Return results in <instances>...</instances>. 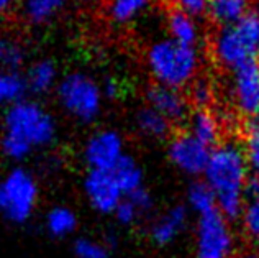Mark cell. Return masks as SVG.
I'll return each instance as SVG.
<instances>
[{
	"label": "cell",
	"instance_id": "1",
	"mask_svg": "<svg viewBox=\"0 0 259 258\" xmlns=\"http://www.w3.org/2000/svg\"><path fill=\"white\" fill-rule=\"evenodd\" d=\"M59 125L56 117L38 100L23 99L5 108L0 124V156L22 165L56 143Z\"/></svg>",
	"mask_w": 259,
	"mask_h": 258
},
{
	"label": "cell",
	"instance_id": "2",
	"mask_svg": "<svg viewBox=\"0 0 259 258\" xmlns=\"http://www.w3.org/2000/svg\"><path fill=\"white\" fill-rule=\"evenodd\" d=\"M207 185L213 189L220 210L228 219H238L244 206L246 156L235 143L217 146L205 169Z\"/></svg>",
	"mask_w": 259,
	"mask_h": 258
},
{
	"label": "cell",
	"instance_id": "3",
	"mask_svg": "<svg viewBox=\"0 0 259 258\" xmlns=\"http://www.w3.org/2000/svg\"><path fill=\"white\" fill-rule=\"evenodd\" d=\"M148 71L154 79V84H161L172 89L189 87L195 81L199 67V56L195 48L182 46L174 40H159L148 48L146 53Z\"/></svg>",
	"mask_w": 259,
	"mask_h": 258
},
{
	"label": "cell",
	"instance_id": "4",
	"mask_svg": "<svg viewBox=\"0 0 259 258\" xmlns=\"http://www.w3.org/2000/svg\"><path fill=\"white\" fill-rule=\"evenodd\" d=\"M39 182L35 173L15 165L0 176V215L13 226H25L36 214Z\"/></svg>",
	"mask_w": 259,
	"mask_h": 258
},
{
	"label": "cell",
	"instance_id": "5",
	"mask_svg": "<svg viewBox=\"0 0 259 258\" xmlns=\"http://www.w3.org/2000/svg\"><path fill=\"white\" fill-rule=\"evenodd\" d=\"M59 107L77 124L89 125L100 119L104 108V91L91 74L72 71L61 78L56 87Z\"/></svg>",
	"mask_w": 259,
	"mask_h": 258
},
{
	"label": "cell",
	"instance_id": "6",
	"mask_svg": "<svg viewBox=\"0 0 259 258\" xmlns=\"http://www.w3.org/2000/svg\"><path fill=\"white\" fill-rule=\"evenodd\" d=\"M259 45V15L248 12L240 22L225 26L213 40V54L223 67L238 69L256 59Z\"/></svg>",
	"mask_w": 259,
	"mask_h": 258
},
{
	"label": "cell",
	"instance_id": "7",
	"mask_svg": "<svg viewBox=\"0 0 259 258\" xmlns=\"http://www.w3.org/2000/svg\"><path fill=\"white\" fill-rule=\"evenodd\" d=\"M126 155V141L123 135L117 128L105 127L89 135L80 150V160L87 171L112 173Z\"/></svg>",
	"mask_w": 259,
	"mask_h": 258
},
{
	"label": "cell",
	"instance_id": "8",
	"mask_svg": "<svg viewBox=\"0 0 259 258\" xmlns=\"http://www.w3.org/2000/svg\"><path fill=\"white\" fill-rule=\"evenodd\" d=\"M233 239L218 210L200 215L197 227V258H231Z\"/></svg>",
	"mask_w": 259,
	"mask_h": 258
},
{
	"label": "cell",
	"instance_id": "9",
	"mask_svg": "<svg viewBox=\"0 0 259 258\" xmlns=\"http://www.w3.org/2000/svg\"><path fill=\"white\" fill-rule=\"evenodd\" d=\"M82 193L89 206L100 215H112L125 199L113 173L85 171L82 178Z\"/></svg>",
	"mask_w": 259,
	"mask_h": 258
},
{
	"label": "cell",
	"instance_id": "10",
	"mask_svg": "<svg viewBox=\"0 0 259 258\" xmlns=\"http://www.w3.org/2000/svg\"><path fill=\"white\" fill-rule=\"evenodd\" d=\"M210 155L212 152L199 141L192 133L176 132L169 138L167 145V156L172 165L187 174H200L205 173Z\"/></svg>",
	"mask_w": 259,
	"mask_h": 258
},
{
	"label": "cell",
	"instance_id": "11",
	"mask_svg": "<svg viewBox=\"0 0 259 258\" xmlns=\"http://www.w3.org/2000/svg\"><path fill=\"white\" fill-rule=\"evenodd\" d=\"M146 105L159 112L172 124V127L186 124L190 117V104L187 96L179 89L166 87L161 84H153L146 89Z\"/></svg>",
	"mask_w": 259,
	"mask_h": 258
},
{
	"label": "cell",
	"instance_id": "12",
	"mask_svg": "<svg viewBox=\"0 0 259 258\" xmlns=\"http://www.w3.org/2000/svg\"><path fill=\"white\" fill-rule=\"evenodd\" d=\"M235 102L244 117L259 114V61L253 59L235 71Z\"/></svg>",
	"mask_w": 259,
	"mask_h": 258
},
{
	"label": "cell",
	"instance_id": "13",
	"mask_svg": "<svg viewBox=\"0 0 259 258\" xmlns=\"http://www.w3.org/2000/svg\"><path fill=\"white\" fill-rule=\"evenodd\" d=\"M187 207L186 206H172L166 212L149 222L148 226V239L156 247H166L172 243L187 224Z\"/></svg>",
	"mask_w": 259,
	"mask_h": 258
},
{
	"label": "cell",
	"instance_id": "14",
	"mask_svg": "<svg viewBox=\"0 0 259 258\" xmlns=\"http://www.w3.org/2000/svg\"><path fill=\"white\" fill-rule=\"evenodd\" d=\"M28 87V94L33 96H46L50 92H56V87L59 84L58 76V66L51 59H38L23 74Z\"/></svg>",
	"mask_w": 259,
	"mask_h": 258
},
{
	"label": "cell",
	"instance_id": "15",
	"mask_svg": "<svg viewBox=\"0 0 259 258\" xmlns=\"http://www.w3.org/2000/svg\"><path fill=\"white\" fill-rule=\"evenodd\" d=\"M43 227L45 232L53 239L64 240L77 232L79 217L76 210L71 209L69 206L58 204L46 210L43 217Z\"/></svg>",
	"mask_w": 259,
	"mask_h": 258
},
{
	"label": "cell",
	"instance_id": "16",
	"mask_svg": "<svg viewBox=\"0 0 259 258\" xmlns=\"http://www.w3.org/2000/svg\"><path fill=\"white\" fill-rule=\"evenodd\" d=\"M189 133L202 141L205 146H217L222 141L223 128L220 117L213 112V108L208 110H194L189 117Z\"/></svg>",
	"mask_w": 259,
	"mask_h": 258
},
{
	"label": "cell",
	"instance_id": "17",
	"mask_svg": "<svg viewBox=\"0 0 259 258\" xmlns=\"http://www.w3.org/2000/svg\"><path fill=\"white\" fill-rule=\"evenodd\" d=\"M135 130L140 133V137L148 140H166L172 137V124L166 117H162L159 112L149 105H145L136 110L133 119Z\"/></svg>",
	"mask_w": 259,
	"mask_h": 258
},
{
	"label": "cell",
	"instance_id": "18",
	"mask_svg": "<svg viewBox=\"0 0 259 258\" xmlns=\"http://www.w3.org/2000/svg\"><path fill=\"white\" fill-rule=\"evenodd\" d=\"M25 20L31 25H45L66 9L69 0H18Z\"/></svg>",
	"mask_w": 259,
	"mask_h": 258
},
{
	"label": "cell",
	"instance_id": "19",
	"mask_svg": "<svg viewBox=\"0 0 259 258\" xmlns=\"http://www.w3.org/2000/svg\"><path fill=\"white\" fill-rule=\"evenodd\" d=\"M167 30L171 33V40L182 46L195 48L199 42V28L194 22V17L177 10L176 7L167 15Z\"/></svg>",
	"mask_w": 259,
	"mask_h": 258
},
{
	"label": "cell",
	"instance_id": "20",
	"mask_svg": "<svg viewBox=\"0 0 259 258\" xmlns=\"http://www.w3.org/2000/svg\"><path fill=\"white\" fill-rule=\"evenodd\" d=\"M112 173L115 176V179L118 181V185L121 188V191H123L125 198L141 191L143 188H146L143 168H141L140 163L136 161L135 156H132L130 153L120 161V165L115 168Z\"/></svg>",
	"mask_w": 259,
	"mask_h": 258
},
{
	"label": "cell",
	"instance_id": "21",
	"mask_svg": "<svg viewBox=\"0 0 259 258\" xmlns=\"http://www.w3.org/2000/svg\"><path fill=\"white\" fill-rule=\"evenodd\" d=\"M28 87L23 74L0 69V108H9L26 99Z\"/></svg>",
	"mask_w": 259,
	"mask_h": 258
},
{
	"label": "cell",
	"instance_id": "22",
	"mask_svg": "<svg viewBox=\"0 0 259 258\" xmlns=\"http://www.w3.org/2000/svg\"><path fill=\"white\" fill-rule=\"evenodd\" d=\"M153 0H107L105 12L112 23L125 26L135 22Z\"/></svg>",
	"mask_w": 259,
	"mask_h": 258
},
{
	"label": "cell",
	"instance_id": "23",
	"mask_svg": "<svg viewBox=\"0 0 259 258\" xmlns=\"http://www.w3.org/2000/svg\"><path fill=\"white\" fill-rule=\"evenodd\" d=\"M248 0H210L208 15L215 23L236 25L248 13Z\"/></svg>",
	"mask_w": 259,
	"mask_h": 258
},
{
	"label": "cell",
	"instance_id": "24",
	"mask_svg": "<svg viewBox=\"0 0 259 258\" xmlns=\"http://www.w3.org/2000/svg\"><path fill=\"white\" fill-rule=\"evenodd\" d=\"M243 209L244 230L251 240L259 242V178H253L246 182Z\"/></svg>",
	"mask_w": 259,
	"mask_h": 258
},
{
	"label": "cell",
	"instance_id": "25",
	"mask_svg": "<svg viewBox=\"0 0 259 258\" xmlns=\"http://www.w3.org/2000/svg\"><path fill=\"white\" fill-rule=\"evenodd\" d=\"M187 201L189 206L192 207L195 212L200 215H205L217 210V196L213 189L210 188L207 182H194L189 188L187 193Z\"/></svg>",
	"mask_w": 259,
	"mask_h": 258
},
{
	"label": "cell",
	"instance_id": "26",
	"mask_svg": "<svg viewBox=\"0 0 259 258\" xmlns=\"http://www.w3.org/2000/svg\"><path fill=\"white\" fill-rule=\"evenodd\" d=\"M25 64V48L9 36H0V69L18 71Z\"/></svg>",
	"mask_w": 259,
	"mask_h": 258
},
{
	"label": "cell",
	"instance_id": "27",
	"mask_svg": "<svg viewBox=\"0 0 259 258\" xmlns=\"http://www.w3.org/2000/svg\"><path fill=\"white\" fill-rule=\"evenodd\" d=\"M187 100L190 107H194L195 110H208V108H212L215 102V91H213V86L210 84V81L195 79L194 83L189 86Z\"/></svg>",
	"mask_w": 259,
	"mask_h": 258
},
{
	"label": "cell",
	"instance_id": "28",
	"mask_svg": "<svg viewBox=\"0 0 259 258\" xmlns=\"http://www.w3.org/2000/svg\"><path fill=\"white\" fill-rule=\"evenodd\" d=\"M72 253L76 258H112L110 247L92 237H77L72 243Z\"/></svg>",
	"mask_w": 259,
	"mask_h": 258
},
{
	"label": "cell",
	"instance_id": "29",
	"mask_svg": "<svg viewBox=\"0 0 259 258\" xmlns=\"http://www.w3.org/2000/svg\"><path fill=\"white\" fill-rule=\"evenodd\" d=\"M240 135L244 141V156L256 173H259V128L251 120L243 122L240 127Z\"/></svg>",
	"mask_w": 259,
	"mask_h": 258
},
{
	"label": "cell",
	"instance_id": "30",
	"mask_svg": "<svg viewBox=\"0 0 259 258\" xmlns=\"http://www.w3.org/2000/svg\"><path fill=\"white\" fill-rule=\"evenodd\" d=\"M145 217L146 215L141 212V209L130 198H125L121 201V204L117 207V210H115V214H113V219L117 220L118 226L126 227V229L138 226Z\"/></svg>",
	"mask_w": 259,
	"mask_h": 258
},
{
	"label": "cell",
	"instance_id": "31",
	"mask_svg": "<svg viewBox=\"0 0 259 258\" xmlns=\"http://www.w3.org/2000/svg\"><path fill=\"white\" fill-rule=\"evenodd\" d=\"M176 9L184 13H187L190 17H199L208 12L210 0H172Z\"/></svg>",
	"mask_w": 259,
	"mask_h": 258
},
{
	"label": "cell",
	"instance_id": "32",
	"mask_svg": "<svg viewBox=\"0 0 259 258\" xmlns=\"http://www.w3.org/2000/svg\"><path fill=\"white\" fill-rule=\"evenodd\" d=\"M102 91H104L105 99H117L120 96V83L115 81L113 78H108L102 84Z\"/></svg>",
	"mask_w": 259,
	"mask_h": 258
},
{
	"label": "cell",
	"instance_id": "33",
	"mask_svg": "<svg viewBox=\"0 0 259 258\" xmlns=\"http://www.w3.org/2000/svg\"><path fill=\"white\" fill-rule=\"evenodd\" d=\"M18 0H0V18H4L5 15H9V12L15 7Z\"/></svg>",
	"mask_w": 259,
	"mask_h": 258
},
{
	"label": "cell",
	"instance_id": "34",
	"mask_svg": "<svg viewBox=\"0 0 259 258\" xmlns=\"http://www.w3.org/2000/svg\"><path fill=\"white\" fill-rule=\"evenodd\" d=\"M238 258H259V255L257 253H246V255H241Z\"/></svg>",
	"mask_w": 259,
	"mask_h": 258
},
{
	"label": "cell",
	"instance_id": "35",
	"mask_svg": "<svg viewBox=\"0 0 259 258\" xmlns=\"http://www.w3.org/2000/svg\"><path fill=\"white\" fill-rule=\"evenodd\" d=\"M251 122H253V124L259 128V114L256 115V117H253V119H251Z\"/></svg>",
	"mask_w": 259,
	"mask_h": 258
},
{
	"label": "cell",
	"instance_id": "36",
	"mask_svg": "<svg viewBox=\"0 0 259 258\" xmlns=\"http://www.w3.org/2000/svg\"><path fill=\"white\" fill-rule=\"evenodd\" d=\"M257 54H259V45H257Z\"/></svg>",
	"mask_w": 259,
	"mask_h": 258
}]
</instances>
